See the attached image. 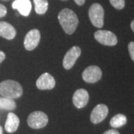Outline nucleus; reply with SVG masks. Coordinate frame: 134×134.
Listing matches in <instances>:
<instances>
[{
    "instance_id": "nucleus-21",
    "label": "nucleus",
    "mask_w": 134,
    "mask_h": 134,
    "mask_svg": "<svg viewBox=\"0 0 134 134\" xmlns=\"http://www.w3.org/2000/svg\"><path fill=\"white\" fill-rule=\"evenodd\" d=\"M104 134H120V133L118 130L112 129V130H107L106 132L104 133Z\"/></svg>"
},
{
    "instance_id": "nucleus-6",
    "label": "nucleus",
    "mask_w": 134,
    "mask_h": 134,
    "mask_svg": "<svg viewBox=\"0 0 134 134\" xmlns=\"http://www.w3.org/2000/svg\"><path fill=\"white\" fill-rule=\"evenodd\" d=\"M81 53V50L78 46H73L70 48L65 54L63 60V66L64 69L67 70L72 69L77 60L80 57Z\"/></svg>"
},
{
    "instance_id": "nucleus-24",
    "label": "nucleus",
    "mask_w": 134,
    "mask_h": 134,
    "mask_svg": "<svg viewBox=\"0 0 134 134\" xmlns=\"http://www.w3.org/2000/svg\"><path fill=\"white\" fill-rule=\"evenodd\" d=\"M130 28L132 29V31L134 32V20H133L130 23Z\"/></svg>"
},
{
    "instance_id": "nucleus-12",
    "label": "nucleus",
    "mask_w": 134,
    "mask_h": 134,
    "mask_svg": "<svg viewBox=\"0 0 134 134\" xmlns=\"http://www.w3.org/2000/svg\"><path fill=\"white\" fill-rule=\"evenodd\" d=\"M12 8L17 10L21 15L28 16L32 8L30 0H15L12 4Z\"/></svg>"
},
{
    "instance_id": "nucleus-22",
    "label": "nucleus",
    "mask_w": 134,
    "mask_h": 134,
    "mask_svg": "<svg viewBox=\"0 0 134 134\" xmlns=\"http://www.w3.org/2000/svg\"><path fill=\"white\" fill-rule=\"evenodd\" d=\"M5 59V54L3 52L0 51V64Z\"/></svg>"
},
{
    "instance_id": "nucleus-1",
    "label": "nucleus",
    "mask_w": 134,
    "mask_h": 134,
    "mask_svg": "<svg viewBox=\"0 0 134 134\" xmlns=\"http://www.w3.org/2000/svg\"><path fill=\"white\" fill-rule=\"evenodd\" d=\"M58 20L63 31L69 35L75 31L79 23L76 14L69 8H64L60 11Z\"/></svg>"
},
{
    "instance_id": "nucleus-8",
    "label": "nucleus",
    "mask_w": 134,
    "mask_h": 134,
    "mask_svg": "<svg viewBox=\"0 0 134 134\" xmlns=\"http://www.w3.org/2000/svg\"><path fill=\"white\" fill-rule=\"evenodd\" d=\"M40 40V32L37 29H32L25 35L24 46L26 50L32 51L38 46Z\"/></svg>"
},
{
    "instance_id": "nucleus-5",
    "label": "nucleus",
    "mask_w": 134,
    "mask_h": 134,
    "mask_svg": "<svg viewBox=\"0 0 134 134\" xmlns=\"http://www.w3.org/2000/svg\"><path fill=\"white\" fill-rule=\"evenodd\" d=\"M94 37L98 43L104 46H113L118 43V39L114 33L107 30H98L95 32Z\"/></svg>"
},
{
    "instance_id": "nucleus-10",
    "label": "nucleus",
    "mask_w": 134,
    "mask_h": 134,
    "mask_svg": "<svg viewBox=\"0 0 134 134\" xmlns=\"http://www.w3.org/2000/svg\"><path fill=\"white\" fill-rule=\"evenodd\" d=\"M56 82L52 75L49 73H43L42 74L36 82V86L39 90H52L55 86Z\"/></svg>"
},
{
    "instance_id": "nucleus-9",
    "label": "nucleus",
    "mask_w": 134,
    "mask_h": 134,
    "mask_svg": "<svg viewBox=\"0 0 134 134\" xmlns=\"http://www.w3.org/2000/svg\"><path fill=\"white\" fill-rule=\"evenodd\" d=\"M109 109L107 106L103 104H98L92 110L90 115V120L93 124H98L105 119L108 115Z\"/></svg>"
},
{
    "instance_id": "nucleus-4",
    "label": "nucleus",
    "mask_w": 134,
    "mask_h": 134,
    "mask_svg": "<svg viewBox=\"0 0 134 134\" xmlns=\"http://www.w3.org/2000/svg\"><path fill=\"white\" fill-rule=\"evenodd\" d=\"M28 125L33 129H41L48 124V119L47 115L41 111H34L28 117Z\"/></svg>"
},
{
    "instance_id": "nucleus-11",
    "label": "nucleus",
    "mask_w": 134,
    "mask_h": 134,
    "mask_svg": "<svg viewBox=\"0 0 134 134\" xmlns=\"http://www.w3.org/2000/svg\"><path fill=\"white\" fill-rule=\"evenodd\" d=\"M89 93L84 89H79L75 91L72 97V101L74 105L78 109L86 107L89 101Z\"/></svg>"
},
{
    "instance_id": "nucleus-19",
    "label": "nucleus",
    "mask_w": 134,
    "mask_h": 134,
    "mask_svg": "<svg viewBox=\"0 0 134 134\" xmlns=\"http://www.w3.org/2000/svg\"><path fill=\"white\" fill-rule=\"evenodd\" d=\"M128 51L132 60L134 61V42H130L128 45Z\"/></svg>"
},
{
    "instance_id": "nucleus-17",
    "label": "nucleus",
    "mask_w": 134,
    "mask_h": 134,
    "mask_svg": "<svg viewBox=\"0 0 134 134\" xmlns=\"http://www.w3.org/2000/svg\"><path fill=\"white\" fill-rule=\"evenodd\" d=\"M35 5V11L37 14L43 15L46 13L48 8L47 0H34Z\"/></svg>"
},
{
    "instance_id": "nucleus-13",
    "label": "nucleus",
    "mask_w": 134,
    "mask_h": 134,
    "mask_svg": "<svg viewBox=\"0 0 134 134\" xmlns=\"http://www.w3.org/2000/svg\"><path fill=\"white\" fill-rule=\"evenodd\" d=\"M19 125V119L18 118V116L14 113H9L8 114L7 119L5 121V130L9 133H13L17 130Z\"/></svg>"
},
{
    "instance_id": "nucleus-14",
    "label": "nucleus",
    "mask_w": 134,
    "mask_h": 134,
    "mask_svg": "<svg viewBox=\"0 0 134 134\" xmlns=\"http://www.w3.org/2000/svg\"><path fill=\"white\" fill-rule=\"evenodd\" d=\"M16 30L13 25L6 22H0V36L7 40H12L16 36Z\"/></svg>"
},
{
    "instance_id": "nucleus-20",
    "label": "nucleus",
    "mask_w": 134,
    "mask_h": 134,
    "mask_svg": "<svg viewBox=\"0 0 134 134\" xmlns=\"http://www.w3.org/2000/svg\"><path fill=\"white\" fill-rule=\"evenodd\" d=\"M7 14V8L5 5L0 4V18L4 17Z\"/></svg>"
},
{
    "instance_id": "nucleus-7",
    "label": "nucleus",
    "mask_w": 134,
    "mask_h": 134,
    "mask_svg": "<svg viewBox=\"0 0 134 134\" xmlns=\"http://www.w3.org/2000/svg\"><path fill=\"white\" fill-rule=\"evenodd\" d=\"M102 77V71L100 68L97 66H90L82 74V77L83 81L86 83H94L98 82Z\"/></svg>"
},
{
    "instance_id": "nucleus-16",
    "label": "nucleus",
    "mask_w": 134,
    "mask_h": 134,
    "mask_svg": "<svg viewBox=\"0 0 134 134\" xmlns=\"http://www.w3.org/2000/svg\"><path fill=\"white\" fill-rule=\"evenodd\" d=\"M16 104L14 99L0 97V110H14L16 109Z\"/></svg>"
},
{
    "instance_id": "nucleus-3",
    "label": "nucleus",
    "mask_w": 134,
    "mask_h": 134,
    "mask_svg": "<svg viewBox=\"0 0 134 134\" xmlns=\"http://www.w3.org/2000/svg\"><path fill=\"white\" fill-rule=\"evenodd\" d=\"M104 10L103 7L98 3H94L89 9V18L94 26L101 28L104 25Z\"/></svg>"
},
{
    "instance_id": "nucleus-25",
    "label": "nucleus",
    "mask_w": 134,
    "mask_h": 134,
    "mask_svg": "<svg viewBox=\"0 0 134 134\" xmlns=\"http://www.w3.org/2000/svg\"><path fill=\"white\" fill-rule=\"evenodd\" d=\"M0 134H3V130H2V127L0 126Z\"/></svg>"
},
{
    "instance_id": "nucleus-23",
    "label": "nucleus",
    "mask_w": 134,
    "mask_h": 134,
    "mask_svg": "<svg viewBox=\"0 0 134 134\" xmlns=\"http://www.w3.org/2000/svg\"><path fill=\"white\" fill-rule=\"evenodd\" d=\"M85 1L86 0H75V2H76V4L77 5H83L84 3H85Z\"/></svg>"
},
{
    "instance_id": "nucleus-2",
    "label": "nucleus",
    "mask_w": 134,
    "mask_h": 134,
    "mask_svg": "<svg viewBox=\"0 0 134 134\" xmlns=\"http://www.w3.org/2000/svg\"><path fill=\"white\" fill-rule=\"evenodd\" d=\"M23 88L18 82L6 80L0 83V95L11 99L19 98L23 95Z\"/></svg>"
},
{
    "instance_id": "nucleus-15",
    "label": "nucleus",
    "mask_w": 134,
    "mask_h": 134,
    "mask_svg": "<svg viewBox=\"0 0 134 134\" xmlns=\"http://www.w3.org/2000/svg\"><path fill=\"white\" fill-rule=\"evenodd\" d=\"M127 119L125 115L123 114H117L114 115L110 121V126L113 128H119L127 124Z\"/></svg>"
},
{
    "instance_id": "nucleus-18",
    "label": "nucleus",
    "mask_w": 134,
    "mask_h": 134,
    "mask_svg": "<svg viewBox=\"0 0 134 134\" xmlns=\"http://www.w3.org/2000/svg\"><path fill=\"white\" fill-rule=\"evenodd\" d=\"M110 2L112 6L117 10L123 9L125 6V0H110Z\"/></svg>"
}]
</instances>
